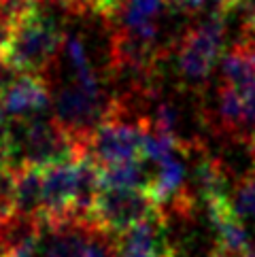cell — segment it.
<instances>
[{
	"label": "cell",
	"instance_id": "1",
	"mask_svg": "<svg viewBox=\"0 0 255 257\" xmlns=\"http://www.w3.org/2000/svg\"><path fill=\"white\" fill-rule=\"evenodd\" d=\"M66 41L58 22L43 11H32L15 24L11 45L5 53L0 66L15 70L17 75H41L53 68Z\"/></svg>",
	"mask_w": 255,
	"mask_h": 257
},
{
	"label": "cell",
	"instance_id": "2",
	"mask_svg": "<svg viewBox=\"0 0 255 257\" xmlns=\"http://www.w3.org/2000/svg\"><path fill=\"white\" fill-rule=\"evenodd\" d=\"M15 155L22 164L47 168L85 158V149L53 117H26L11 123ZM17 162V164H20Z\"/></svg>",
	"mask_w": 255,
	"mask_h": 257
},
{
	"label": "cell",
	"instance_id": "3",
	"mask_svg": "<svg viewBox=\"0 0 255 257\" xmlns=\"http://www.w3.org/2000/svg\"><path fill=\"white\" fill-rule=\"evenodd\" d=\"M149 127V117H139L134 121L130 108L121 100L119 108L100 123L87 141V155L100 168H108L115 164L132 162L143 158V141Z\"/></svg>",
	"mask_w": 255,
	"mask_h": 257
},
{
	"label": "cell",
	"instance_id": "4",
	"mask_svg": "<svg viewBox=\"0 0 255 257\" xmlns=\"http://www.w3.org/2000/svg\"><path fill=\"white\" fill-rule=\"evenodd\" d=\"M225 39V13L213 11L183 34L177 47V70L187 83H204L219 62Z\"/></svg>",
	"mask_w": 255,
	"mask_h": 257
},
{
	"label": "cell",
	"instance_id": "5",
	"mask_svg": "<svg viewBox=\"0 0 255 257\" xmlns=\"http://www.w3.org/2000/svg\"><path fill=\"white\" fill-rule=\"evenodd\" d=\"M164 215L147 189H108L102 187L94 202L89 221L119 238L128 229L147 219Z\"/></svg>",
	"mask_w": 255,
	"mask_h": 257
},
{
	"label": "cell",
	"instance_id": "6",
	"mask_svg": "<svg viewBox=\"0 0 255 257\" xmlns=\"http://www.w3.org/2000/svg\"><path fill=\"white\" fill-rule=\"evenodd\" d=\"M53 104L51 87L41 75H17L0 83V111L7 117H39Z\"/></svg>",
	"mask_w": 255,
	"mask_h": 257
},
{
	"label": "cell",
	"instance_id": "7",
	"mask_svg": "<svg viewBox=\"0 0 255 257\" xmlns=\"http://www.w3.org/2000/svg\"><path fill=\"white\" fill-rule=\"evenodd\" d=\"M166 5L168 0H125L119 15L108 26L136 41L158 45L160 17Z\"/></svg>",
	"mask_w": 255,
	"mask_h": 257
},
{
	"label": "cell",
	"instance_id": "8",
	"mask_svg": "<svg viewBox=\"0 0 255 257\" xmlns=\"http://www.w3.org/2000/svg\"><path fill=\"white\" fill-rule=\"evenodd\" d=\"M206 210H208L211 225L215 227V234H217V246L234 253L236 257L247 255V251L253 244L249 242V234L242 219L234 210L232 198L223 196V198L206 202Z\"/></svg>",
	"mask_w": 255,
	"mask_h": 257
},
{
	"label": "cell",
	"instance_id": "9",
	"mask_svg": "<svg viewBox=\"0 0 255 257\" xmlns=\"http://www.w3.org/2000/svg\"><path fill=\"white\" fill-rule=\"evenodd\" d=\"M221 75L225 85L238 89L240 94L255 87V39L244 36L232 45L221 58Z\"/></svg>",
	"mask_w": 255,
	"mask_h": 257
},
{
	"label": "cell",
	"instance_id": "10",
	"mask_svg": "<svg viewBox=\"0 0 255 257\" xmlns=\"http://www.w3.org/2000/svg\"><path fill=\"white\" fill-rule=\"evenodd\" d=\"M191 187H194V194L204 198V202L227 196V179L221 162L213 158V155L204 153L194 166Z\"/></svg>",
	"mask_w": 255,
	"mask_h": 257
},
{
	"label": "cell",
	"instance_id": "11",
	"mask_svg": "<svg viewBox=\"0 0 255 257\" xmlns=\"http://www.w3.org/2000/svg\"><path fill=\"white\" fill-rule=\"evenodd\" d=\"M153 174H149L143 158L102 168V187L108 189H147Z\"/></svg>",
	"mask_w": 255,
	"mask_h": 257
},
{
	"label": "cell",
	"instance_id": "12",
	"mask_svg": "<svg viewBox=\"0 0 255 257\" xmlns=\"http://www.w3.org/2000/svg\"><path fill=\"white\" fill-rule=\"evenodd\" d=\"M217 119L219 127L227 134H242L244 132V106L242 94L230 85H223L217 96Z\"/></svg>",
	"mask_w": 255,
	"mask_h": 257
},
{
	"label": "cell",
	"instance_id": "13",
	"mask_svg": "<svg viewBox=\"0 0 255 257\" xmlns=\"http://www.w3.org/2000/svg\"><path fill=\"white\" fill-rule=\"evenodd\" d=\"M232 204L240 219H251V221H255V168L244 172L242 177L236 181L234 194H232Z\"/></svg>",
	"mask_w": 255,
	"mask_h": 257
},
{
	"label": "cell",
	"instance_id": "14",
	"mask_svg": "<svg viewBox=\"0 0 255 257\" xmlns=\"http://www.w3.org/2000/svg\"><path fill=\"white\" fill-rule=\"evenodd\" d=\"M43 234H45V227L20 238V240L13 242L11 246H7V249L0 253V257H39L41 255Z\"/></svg>",
	"mask_w": 255,
	"mask_h": 257
},
{
	"label": "cell",
	"instance_id": "15",
	"mask_svg": "<svg viewBox=\"0 0 255 257\" xmlns=\"http://www.w3.org/2000/svg\"><path fill=\"white\" fill-rule=\"evenodd\" d=\"M125 0H87V11H92L111 24L123 9Z\"/></svg>",
	"mask_w": 255,
	"mask_h": 257
},
{
	"label": "cell",
	"instance_id": "16",
	"mask_svg": "<svg viewBox=\"0 0 255 257\" xmlns=\"http://www.w3.org/2000/svg\"><path fill=\"white\" fill-rule=\"evenodd\" d=\"M234 11L242 17L244 30L255 32V0H236Z\"/></svg>",
	"mask_w": 255,
	"mask_h": 257
},
{
	"label": "cell",
	"instance_id": "17",
	"mask_svg": "<svg viewBox=\"0 0 255 257\" xmlns=\"http://www.w3.org/2000/svg\"><path fill=\"white\" fill-rule=\"evenodd\" d=\"M13 30H15V24L9 20V17H5L3 13H0V62H3L9 45H11Z\"/></svg>",
	"mask_w": 255,
	"mask_h": 257
},
{
	"label": "cell",
	"instance_id": "18",
	"mask_svg": "<svg viewBox=\"0 0 255 257\" xmlns=\"http://www.w3.org/2000/svg\"><path fill=\"white\" fill-rule=\"evenodd\" d=\"M242 106H244V125L255 127V87L242 94Z\"/></svg>",
	"mask_w": 255,
	"mask_h": 257
},
{
	"label": "cell",
	"instance_id": "19",
	"mask_svg": "<svg viewBox=\"0 0 255 257\" xmlns=\"http://www.w3.org/2000/svg\"><path fill=\"white\" fill-rule=\"evenodd\" d=\"M56 3H62L64 7H68L70 11H75V13L87 11V0H56Z\"/></svg>",
	"mask_w": 255,
	"mask_h": 257
},
{
	"label": "cell",
	"instance_id": "20",
	"mask_svg": "<svg viewBox=\"0 0 255 257\" xmlns=\"http://www.w3.org/2000/svg\"><path fill=\"white\" fill-rule=\"evenodd\" d=\"M244 145H247V151H249L251 160H253V164H255V132L244 134Z\"/></svg>",
	"mask_w": 255,
	"mask_h": 257
},
{
	"label": "cell",
	"instance_id": "21",
	"mask_svg": "<svg viewBox=\"0 0 255 257\" xmlns=\"http://www.w3.org/2000/svg\"><path fill=\"white\" fill-rule=\"evenodd\" d=\"M206 257H236V255L230 253V251H225V249H221V246H215V249L208 253Z\"/></svg>",
	"mask_w": 255,
	"mask_h": 257
},
{
	"label": "cell",
	"instance_id": "22",
	"mask_svg": "<svg viewBox=\"0 0 255 257\" xmlns=\"http://www.w3.org/2000/svg\"><path fill=\"white\" fill-rule=\"evenodd\" d=\"M244 257H255V244L251 246V249L247 251V255H244Z\"/></svg>",
	"mask_w": 255,
	"mask_h": 257
}]
</instances>
